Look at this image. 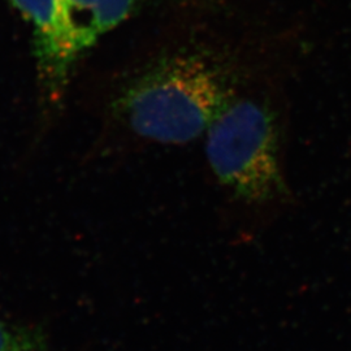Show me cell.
Here are the masks:
<instances>
[{
  "instance_id": "cell-1",
  "label": "cell",
  "mask_w": 351,
  "mask_h": 351,
  "mask_svg": "<svg viewBox=\"0 0 351 351\" xmlns=\"http://www.w3.org/2000/svg\"><path fill=\"white\" fill-rule=\"evenodd\" d=\"M229 94L220 65L201 53L178 52L136 75L121 90L114 110L139 138L185 145L207 132Z\"/></svg>"
},
{
  "instance_id": "cell-2",
  "label": "cell",
  "mask_w": 351,
  "mask_h": 351,
  "mask_svg": "<svg viewBox=\"0 0 351 351\" xmlns=\"http://www.w3.org/2000/svg\"><path fill=\"white\" fill-rule=\"evenodd\" d=\"M206 134L210 168L233 201L255 216L287 206L276 120L265 104L229 99Z\"/></svg>"
},
{
  "instance_id": "cell-3",
  "label": "cell",
  "mask_w": 351,
  "mask_h": 351,
  "mask_svg": "<svg viewBox=\"0 0 351 351\" xmlns=\"http://www.w3.org/2000/svg\"><path fill=\"white\" fill-rule=\"evenodd\" d=\"M139 4L141 0H60L59 50L64 73L69 77L77 60L128 20Z\"/></svg>"
},
{
  "instance_id": "cell-4",
  "label": "cell",
  "mask_w": 351,
  "mask_h": 351,
  "mask_svg": "<svg viewBox=\"0 0 351 351\" xmlns=\"http://www.w3.org/2000/svg\"><path fill=\"white\" fill-rule=\"evenodd\" d=\"M0 351H50L46 335L36 326L0 319Z\"/></svg>"
}]
</instances>
